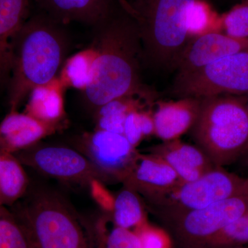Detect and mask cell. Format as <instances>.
Masks as SVG:
<instances>
[{"label":"cell","instance_id":"10","mask_svg":"<svg viewBox=\"0 0 248 248\" xmlns=\"http://www.w3.org/2000/svg\"><path fill=\"white\" fill-rule=\"evenodd\" d=\"M17 154L23 165L63 182L89 186L93 179L102 181L88 158L68 147L36 144Z\"/></svg>","mask_w":248,"mask_h":248},{"label":"cell","instance_id":"29","mask_svg":"<svg viewBox=\"0 0 248 248\" xmlns=\"http://www.w3.org/2000/svg\"><path fill=\"white\" fill-rule=\"evenodd\" d=\"M140 238L141 248H173L171 235L165 228L147 221L134 230Z\"/></svg>","mask_w":248,"mask_h":248},{"label":"cell","instance_id":"31","mask_svg":"<svg viewBox=\"0 0 248 248\" xmlns=\"http://www.w3.org/2000/svg\"><path fill=\"white\" fill-rule=\"evenodd\" d=\"M117 1L120 3L121 6H122V9L124 11H125L127 14L130 15L133 18L135 17V11H134L130 1H128V0H117Z\"/></svg>","mask_w":248,"mask_h":248},{"label":"cell","instance_id":"21","mask_svg":"<svg viewBox=\"0 0 248 248\" xmlns=\"http://www.w3.org/2000/svg\"><path fill=\"white\" fill-rule=\"evenodd\" d=\"M110 215L114 226L131 231L148 221L139 194L125 186L115 196Z\"/></svg>","mask_w":248,"mask_h":248},{"label":"cell","instance_id":"33","mask_svg":"<svg viewBox=\"0 0 248 248\" xmlns=\"http://www.w3.org/2000/svg\"><path fill=\"white\" fill-rule=\"evenodd\" d=\"M244 248L241 247V246H235V247H230V248Z\"/></svg>","mask_w":248,"mask_h":248},{"label":"cell","instance_id":"19","mask_svg":"<svg viewBox=\"0 0 248 248\" xmlns=\"http://www.w3.org/2000/svg\"><path fill=\"white\" fill-rule=\"evenodd\" d=\"M29 177L16 155L0 150V205L7 206L24 196Z\"/></svg>","mask_w":248,"mask_h":248},{"label":"cell","instance_id":"25","mask_svg":"<svg viewBox=\"0 0 248 248\" xmlns=\"http://www.w3.org/2000/svg\"><path fill=\"white\" fill-rule=\"evenodd\" d=\"M96 240L97 248H141L140 238L135 231L113 224L108 229L104 219L97 224Z\"/></svg>","mask_w":248,"mask_h":248},{"label":"cell","instance_id":"15","mask_svg":"<svg viewBox=\"0 0 248 248\" xmlns=\"http://www.w3.org/2000/svg\"><path fill=\"white\" fill-rule=\"evenodd\" d=\"M159 102L153 112L155 135L163 141L179 140L193 127L200 114L201 98Z\"/></svg>","mask_w":248,"mask_h":248},{"label":"cell","instance_id":"20","mask_svg":"<svg viewBox=\"0 0 248 248\" xmlns=\"http://www.w3.org/2000/svg\"><path fill=\"white\" fill-rule=\"evenodd\" d=\"M97 56V49L93 45L65 60L58 76L65 89L86 91L92 80Z\"/></svg>","mask_w":248,"mask_h":248},{"label":"cell","instance_id":"16","mask_svg":"<svg viewBox=\"0 0 248 248\" xmlns=\"http://www.w3.org/2000/svg\"><path fill=\"white\" fill-rule=\"evenodd\" d=\"M149 151L166 161L182 183L194 182L216 167L198 146L188 144L179 139L163 141Z\"/></svg>","mask_w":248,"mask_h":248},{"label":"cell","instance_id":"28","mask_svg":"<svg viewBox=\"0 0 248 248\" xmlns=\"http://www.w3.org/2000/svg\"><path fill=\"white\" fill-rule=\"evenodd\" d=\"M222 32L234 40L248 42V0L221 16Z\"/></svg>","mask_w":248,"mask_h":248},{"label":"cell","instance_id":"4","mask_svg":"<svg viewBox=\"0 0 248 248\" xmlns=\"http://www.w3.org/2000/svg\"><path fill=\"white\" fill-rule=\"evenodd\" d=\"M193 0H133L135 19L143 60L164 68L177 69L190 42L187 10Z\"/></svg>","mask_w":248,"mask_h":248},{"label":"cell","instance_id":"22","mask_svg":"<svg viewBox=\"0 0 248 248\" xmlns=\"http://www.w3.org/2000/svg\"><path fill=\"white\" fill-rule=\"evenodd\" d=\"M143 108V104L136 97L113 99L96 109V129L123 135L124 122L129 112Z\"/></svg>","mask_w":248,"mask_h":248},{"label":"cell","instance_id":"5","mask_svg":"<svg viewBox=\"0 0 248 248\" xmlns=\"http://www.w3.org/2000/svg\"><path fill=\"white\" fill-rule=\"evenodd\" d=\"M35 248H93L63 201L52 193L36 196L22 222Z\"/></svg>","mask_w":248,"mask_h":248},{"label":"cell","instance_id":"32","mask_svg":"<svg viewBox=\"0 0 248 248\" xmlns=\"http://www.w3.org/2000/svg\"><path fill=\"white\" fill-rule=\"evenodd\" d=\"M246 105H247V108H248V94L247 98H246ZM247 153H248V148Z\"/></svg>","mask_w":248,"mask_h":248},{"label":"cell","instance_id":"3","mask_svg":"<svg viewBox=\"0 0 248 248\" xmlns=\"http://www.w3.org/2000/svg\"><path fill=\"white\" fill-rule=\"evenodd\" d=\"M201 99L192 138L215 166L231 164L248 151L246 98L223 94Z\"/></svg>","mask_w":248,"mask_h":248},{"label":"cell","instance_id":"30","mask_svg":"<svg viewBox=\"0 0 248 248\" xmlns=\"http://www.w3.org/2000/svg\"><path fill=\"white\" fill-rule=\"evenodd\" d=\"M90 192L93 200L106 213L111 214L113 210L115 197L98 179H93L89 184Z\"/></svg>","mask_w":248,"mask_h":248},{"label":"cell","instance_id":"7","mask_svg":"<svg viewBox=\"0 0 248 248\" xmlns=\"http://www.w3.org/2000/svg\"><path fill=\"white\" fill-rule=\"evenodd\" d=\"M172 93L178 98L248 94V47L198 71L176 77Z\"/></svg>","mask_w":248,"mask_h":248},{"label":"cell","instance_id":"13","mask_svg":"<svg viewBox=\"0 0 248 248\" xmlns=\"http://www.w3.org/2000/svg\"><path fill=\"white\" fill-rule=\"evenodd\" d=\"M248 47V42L234 40L223 32L195 37L190 41L183 53L177 68V76L194 73Z\"/></svg>","mask_w":248,"mask_h":248},{"label":"cell","instance_id":"24","mask_svg":"<svg viewBox=\"0 0 248 248\" xmlns=\"http://www.w3.org/2000/svg\"><path fill=\"white\" fill-rule=\"evenodd\" d=\"M0 248H32L29 233L6 206L0 205Z\"/></svg>","mask_w":248,"mask_h":248},{"label":"cell","instance_id":"14","mask_svg":"<svg viewBox=\"0 0 248 248\" xmlns=\"http://www.w3.org/2000/svg\"><path fill=\"white\" fill-rule=\"evenodd\" d=\"M62 25L79 22L99 27L114 14L113 0H33Z\"/></svg>","mask_w":248,"mask_h":248},{"label":"cell","instance_id":"27","mask_svg":"<svg viewBox=\"0 0 248 248\" xmlns=\"http://www.w3.org/2000/svg\"><path fill=\"white\" fill-rule=\"evenodd\" d=\"M248 244V212L208 241L205 248H226Z\"/></svg>","mask_w":248,"mask_h":248},{"label":"cell","instance_id":"34","mask_svg":"<svg viewBox=\"0 0 248 248\" xmlns=\"http://www.w3.org/2000/svg\"><path fill=\"white\" fill-rule=\"evenodd\" d=\"M32 248H34V247H33V246H32Z\"/></svg>","mask_w":248,"mask_h":248},{"label":"cell","instance_id":"6","mask_svg":"<svg viewBox=\"0 0 248 248\" xmlns=\"http://www.w3.org/2000/svg\"><path fill=\"white\" fill-rule=\"evenodd\" d=\"M248 193V178L214 168L194 182L181 183L159 200L151 203L161 221L187 212L205 208L235 196Z\"/></svg>","mask_w":248,"mask_h":248},{"label":"cell","instance_id":"2","mask_svg":"<svg viewBox=\"0 0 248 248\" xmlns=\"http://www.w3.org/2000/svg\"><path fill=\"white\" fill-rule=\"evenodd\" d=\"M62 26L46 14L36 15L18 32L8 86L10 110H17L32 89L58 76L68 45Z\"/></svg>","mask_w":248,"mask_h":248},{"label":"cell","instance_id":"18","mask_svg":"<svg viewBox=\"0 0 248 248\" xmlns=\"http://www.w3.org/2000/svg\"><path fill=\"white\" fill-rule=\"evenodd\" d=\"M66 90L58 77L37 86L28 96L24 112L44 123L66 126Z\"/></svg>","mask_w":248,"mask_h":248},{"label":"cell","instance_id":"8","mask_svg":"<svg viewBox=\"0 0 248 248\" xmlns=\"http://www.w3.org/2000/svg\"><path fill=\"white\" fill-rule=\"evenodd\" d=\"M248 212V193L165 220V229L181 248H205L223 228Z\"/></svg>","mask_w":248,"mask_h":248},{"label":"cell","instance_id":"17","mask_svg":"<svg viewBox=\"0 0 248 248\" xmlns=\"http://www.w3.org/2000/svg\"><path fill=\"white\" fill-rule=\"evenodd\" d=\"M32 0H0V89L9 86L18 32L27 22Z\"/></svg>","mask_w":248,"mask_h":248},{"label":"cell","instance_id":"9","mask_svg":"<svg viewBox=\"0 0 248 248\" xmlns=\"http://www.w3.org/2000/svg\"><path fill=\"white\" fill-rule=\"evenodd\" d=\"M80 152L91 161L102 182H125L140 153L122 134L97 130L81 135Z\"/></svg>","mask_w":248,"mask_h":248},{"label":"cell","instance_id":"26","mask_svg":"<svg viewBox=\"0 0 248 248\" xmlns=\"http://www.w3.org/2000/svg\"><path fill=\"white\" fill-rule=\"evenodd\" d=\"M123 135L135 148L143 139L154 135L153 112L143 108L129 112L124 122Z\"/></svg>","mask_w":248,"mask_h":248},{"label":"cell","instance_id":"12","mask_svg":"<svg viewBox=\"0 0 248 248\" xmlns=\"http://www.w3.org/2000/svg\"><path fill=\"white\" fill-rule=\"evenodd\" d=\"M65 127L44 123L26 112L10 110L0 122V150L20 153Z\"/></svg>","mask_w":248,"mask_h":248},{"label":"cell","instance_id":"23","mask_svg":"<svg viewBox=\"0 0 248 248\" xmlns=\"http://www.w3.org/2000/svg\"><path fill=\"white\" fill-rule=\"evenodd\" d=\"M187 34L190 40L215 32H222L221 16L206 0H193L187 10Z\"/></svg>","mask_w":248,"mask_h":248},{"label":"cell","instance_id":"1","mask_svg":"<svg viewBox=\"0 0 248 248\" xmlns=\"http://www.w3.org/2000/svg\"><path fill=\"white\" fill-rule=\"evenodd\" d=\"M98 28L93 43L97 56L91 84L84 92L86 103L96 110L121 97L139 96L151 102L153 94L141 81L143 50L135 19L123 11Z\"/></svg>","mask_w":248,"mask_h":248},{"label":"cell","instance_id":"11","mask_svg":"<svg viewBox=\"0 0 248 248\" xmlns=\"http://www.w3.org/2000/svg\"><path fill=\"white\" fill-rule=\"evenodd\" d=\"M181 183L177 173L166 161L150 153L140 155L124 185L152 203L167 195Z\"/></svg>","mask_w":248,"mask_h":248}]
</instances>
